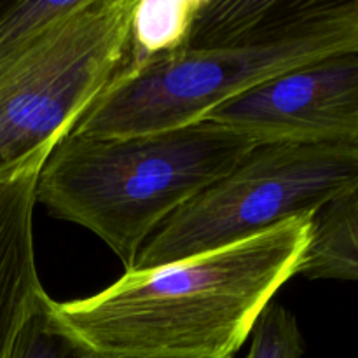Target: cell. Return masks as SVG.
Listing matches in <instances>:
<instances>
[{"label": "cell", "instance_id": "obj_1", "mask_svg": "<svg viewBox=\"0 0 358 358\" xmlns=\"http://www.w3.org/2000/svg\"><path fill=\"white\" fill-rule=\"evenodd\" d=\"M313 217L156 269L128 271L84 299L49 301L63 334L90 353L233 358L276 292L299 275Z\"/></svg>", "mask_w": 358, "mask_h": 358}, {"label": "cell", "instance_id": "obj_2", "mask_svg": "<svg viewBox=\"0 0 358 358\" xmlns=\"http://www.w3.org/2000/svg\"><path fill=\"white\" fill-rule=\"evenodd\" d=\"M358 49V0H201L184 48L117 73L73 126L90 138L182 128L233 98Z\"/></svg>", "mask_w": 358, "mask_h": 358}, {"label": "cell", "instance_id": "obj_3", "mask_svg": "<svg viewBox=\"0 0 358 358\" xmlns=\"http://www.w3.org/2000/svg\"><path fill=\"white\" fill-rule=\"evenodd\" d=\"M254 147L210 121L108 138L70 133L38 171L37 203L91 231L129 271L161 224Z\"/></svg>", "mask_w": 358, "mask_h": 358}, {"label": "cell", "instance_id": "obj_4", "mask_svg": "<svg viewBox=\"0 0 358 358\" xmlns=\"http://www.w3.org/2000/svg\"><path fill=\"white\" fill-rule=\"evenodd\" d=\"M358 191V147L255 143L222 178L147 240L129 271L156 269L250 240ZM128 273V271H126Z\"/></svg>", "mask_w": 358, "mask_h": 358}, {"label": "cell", "instance_id": "obj_5", "mask_svg": "<svg viewBox=\"0 0 358 358\" xmlns=\"http://www.w3.org/2000/svg\"><path fill=\"white\" fill-rule=\"evenodd\" d=\"M135 0H86L0 77V180L38 173L126 63Z\"/></svg>", "mask_w": 358, "mask_h": 358}, {"label": "cell", "instance_id": "obj_6", "mask_svg": "<svg viewBox=\"0 0 358 358\" xmlns=\"http://www.w3.org/2000/svg\"><path fill=\"white\" fill-rule=\"evenodd\" d=\"M255 143L358 147V49L282 73L206 115Z\"/></svg>", "mask_w": 358, "mask_h": 358}, {"label": "cell", "instance_id": "obj_7", "mask_svg": "<svg viewBox=\"0 0 358 358\" xmlns=\"http://www.w3.org/2000/svg\"><path fill=\"white\" fill-rule=\"evenodd\" d=\"M38 173L0 180V358L44 299L35 261L34 210Z\"/></svg>", "mask_w": 358, "mask_h": 358}, {"label": "cell", "instance_id": "obj_8", "mask_svg": "<svg viewBox=\"0 0 358 358\" xmlns=\"http://www.w3.org/2000/svg\"><path fill=\"white\" fill-rule=\"evenodd\" d=\"M299 275L358 282V191L329 203L313 217Z\"/></svg>", "mask_w": 358, "mask_h": 358}, {"label": "cell", "instance_id": "obj_9", "mask_svg": "<svg viewBox=\"0 0 358 358\" xmlns=\"http://www.w3.org/2000/svg\"><path fill=\"white\" fill-rule=\"evenodd\" d=\"M199 6L201 0H135L129 17L128 56L122 69H140L180 51Z\"/></svg>", "mask_w": 358, "mask_h": 358}, {"label": "cell", "instance_id": "obj_10", "mask_svg": "<svg viewBox=\"0 0 358 358\" xmlns=\"http://www.w3.org/2000/svg\"><path fill=\"white\" fill-rule=\"evenodd\" d=\"M86 0H0V77Z\"/></svg>", "mask_w": 358, "mask_h": 358}, {"label": "cell", "instance_id": "obj_11", "mask_svg": "<svg viewBox=\"0 0 358 358\" xmlns=\"http://www.w3.org/2000/svg\"><path fill=\"white\" fill-rule=\"evenodd\" d=\"M247 358H301L304 338L296 317L278 303H271L252 331Z\"/></svg>", "mask_w": 358, "mask_h": 358}, {"label": "cell", "instance_id": "obj_12", "mask_svg": "<svg viewBox=\"0 0 358 358\" xmlns=\"http://www.w3.org/2000/svg\"><path fill=\"white\" fill-rule=\"evenodd\" d=\"M49 301L51 297L45 294L21 331L9 358H79L80 348L52 320Z\"/></svg>", "mask_w": 358, "mask_h": 358}, {"label": "cell", "instance_id": "obj_13", "mask_svg": "<svg viewBox=\"0 0 358 358\" xmlns=\"http://www.w3.org/2000/svg\"><path fill=\"white\" fill-rule=\"evenodd\" d=\"M79 358H136V357H110V355H98V353H90L80 350Z\"/></svg>", "mask_w": 358, "mask_h": 358}]
</instances>
